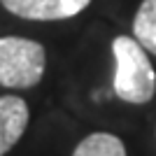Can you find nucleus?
I'll use <instances>...</instances> for the list:
<instances>
[{"label":"nucleus","mask_w":156,"mask_h":156,"mask_svg":"<svg viewBox=\"0 0 156 156\" xmlns=\"http://www.w3.org/2000/svg\"><path fill=\"white\" fill-rule=\"evenodd\" d=\"M7 12L33 21L70 19L89 7L91 0H0Z\"/></svg>","instance_id":"nucleus-3"},{"label":"nucleus","mask_w":156,"mask_h":156,"mask_svg":"<svg viewBox=\"0 0 156 156\" xmlns=\"http://www.w3.org/2000/svg\"><path fill=\"white\" fill-rule=\"evenodd\" d=\"M44 47L26 37H0V86L30 89L44 75Z\"/></svg>","instance_id":"nucleus-2"},{"label":"nucleus","mask_w":156,"mask_h":156,"mask_svg":"<svg viewBox=\"0 0 156 156\" xmlns=\"http://www.w3.org/2000/svg\"><path fill=\"white\" fill-rule=\"evenodd\" d=\"M133 35L149 54H156V0H142L133 19Z\"/></svg>","instance_id":"nucleus-6"},{"label":"nucleus","mask_w":156,"mask_h":156,"mask_svg":"<svg viewBox=\"0 0 156 156\" xmlns=\"http://www.w3.org/2000/svg\"><path fill=\"white\" fill-rule=\"evenodd\" d=\"M72 156H126V147L112 133H91L75 147Z\"/></svg>","instance_id":"nucleus-5"},{"label":"nucleus","mask_w":156,"mask_h":156,"mask_svg":"<svg viewBox=\"0 0 156 156\" xmlns=\"http://www.w3.org/2000/svg\"><path fill=\"white\" fill-rule=\"evenodd\" d=\"M112 54L117 63L112 86L114 96L133 105L149 103L156 93V72L147 56V49L135 37L119 35L112 42Z\"/></svg>","instance_id":"nucleus-1"},{"label":"nucleus","mask_w":156,"mask_h":156,"mask_svg":"<svg viewBox=\"0 0 156 156\" xmlns=\"http://www.w3.org/2000/svg\"><path fill=\"white\" fill-rule=\"evenodd\" d=\"M28 105L19 96H0V156H5L26 133Z\"/></svg>","instance_id":"nucleus-4"}]
</instances>
